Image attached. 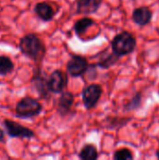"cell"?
<instances>
[{"label":"cell","mask_w":159,"mask_h":160,"mask_svg":"<svg viewBox=\"0 0 159 160\" xmlns=\"http://www.w3.org/2000/svg\"><path fill=\"white\" fill-rule=\"evenodd\" d=\"M19 48L22 54L34 61L39 60L45 53V48L42 41L33 33L27 34L21 38Z\"/></svg>","instance_id":"1"},{"label":"cell","mask_w":159,"mask_h":160,"mask_svg":"<svg viewBox=\"0 0 159 160\" xmlns=\"http://www.w3.org/2000/svg\"><path fill=\"white\" fill-rule=\"evenodd\" d=\"M136 45L137 41L135 37L127 31L119 33L112 40V52L117 54L119 57L127 55L134 52Z\"/></svg>","instance_id":"2"},{"label":"cell","mask_w":159,"mask_h":160,"mask_svg":"<svg viewBox=\"0 0 159 160\" xmlns=\"http://www.w3.org/2000/svg\"><path fill=\"white\" fill-rule=\"evenodd\" d=\"M42 112L41 103L31 97L22 98L15 107L16 116L22 119H28L38 116Z\"/></svg>","instance_id":"3"},{"label":"cell","mask_w":159,"mask_h":160,"mask_svg":"<svg viewBox=\"0 0 159 160\" xmlns=\"http://www.w3.org/2000/svg\"><path fill=\"white\" fill-rule=\"evenodd\" d=\"M3 125H4V128H5L7 135L10 138L31 139L35 136V132L32 129H30L19 123H16L12 120L5 119L3 121Z\"/></svg>","instance_id":"4"},{"label":"cell","mask_w":159,"mask_h":160,"mask_svg":"<svg viewBox=\"0 0 159 160\" xmlns=\"http://www.w3.org/2000/svg\"><path fill=\"white\" fill-rule=\"evenodd\" d=\"M103 90L100 84L91 83L86 86L82 91V103L86 110H91L98 103Z\"/></svg>","instance_id":"5"},{"label":"cell","mask_w":159,"mask_h":160,"mask_svg":"<svg viewBox=\"0 0 159 160\" xmlns=\"http://www.w3.org/2000/svg\"><path fill=\"white\" fill-rule=\"evenodd\" d=\"M47 84L51 93L61 94L67 84V76L62 70L55 69L47 79Z\"/></svg>","instance_id":"6"},{"label":"cell","mask_w":159,"mask_h":160,"mask_svg":"<svg viewBox=\"0 0 159 160\" xmlns=\"http://www.w3.org/2000/svg\"><path fill=\"white\" fill-rule=\"evenodd\" d=\"M89 67L88 60L82 55H72L67 64V72L71 77H81L85 74Z\"/></svg>","instance_id":"7"},{"label":"cell","mask_w":159,"mask_h":160,"mask_svg":"<svg viewBox=\"0 0 159 160\" xmlns=\"http://www.w3.org/2000/svg\"><path fill=\"white\" fill-rule=\"evenodd\" d=\"M75 98L74 95L69 91H63L57 101V112L61 117L67 116L74 105Z\"/></svg>","instance_id":"8"},{"label":"cell","mask_w":159,"mask_h":160,"mask_svg":"<svg viewBox=\"0 0 159 160\" xmlns=\"http://www.w3.org/2000/svg\"><path fill=\"white\" fill-rule=\"evenodd\" d=\"M32 83L37 90V94L41 98L48 99L51 97V92L48 89V84H47V78L45 75L41 72L40 69H37L32 79Z\"/></svg>","instance_id":"9"},{"label":"cell","mask_w":159,"mask_h":160,"mask_svg":"<svg viewBox=\"0 0 159 160\" xmlns=\"http://www.w3.org/2000/svg\"><path fill=\"white\" fill-rule=\"evenodd\" d=\"M103 0H77L76 10L79 14H94L100 8Z\"/></svg>","instance_id":"10"},{"label":"cell","mask_w":159,"mask_h":160,"mask_svg":"<svg viewBox=\"0 0 159 160\" xmlns=\"http://www.w3.org/2000/svg\"><path fill=\"white\" fill-rule=\"evenodd\" d=\"M35 13L44 22H50L55 16L57 10L53 8V7L48 2H39L34 8Z\"/></svg>","instance_id":"11"},{"label":"cell","mask_w":159,"mask_h":160,"mask_svg":"<svg viewBox=\"0 0 159 160\" xmlns=\"http://www.w3.org/2000/svg\"><path fill=\"white\" fill-rule=\"evenodd\" d=\"M153 17V13L151 9L147 7H140L134 9L132 13V20L133 22L140 25V26H144L147 25Z\"/></svg>","instance_id":"12"},{"label":"cell","mask_w":159,"mask_h":160,"mask_svg":"<svg viewBox=\"0 0 159 160\" xmlns=\"http://www.w3.org/2000/svg\"><path fill=\"white\" fill-rule=\"evenodd\" d=\"M98 158V152L94 144L86 143L79 153V158L82 160H96Z\"/></svg>","instance_id":"13"},{"label":"cell","mask_w":159,"mask_h":160,"mask_svg":"<svg viewBox=\"0 0 159 160\" xmlns=\"http://www.w3.org/2000/svg\"><path fill=\"white\" fill-rule=\"evenodd\" d=\"M95 24V22L93 19L84 17L80 20H78L74 24V31L78 37H81V35H83L88 28H90L92 25Z\"/></svg>","instance_id":"14"},{"label":"cell","mask_w":159,"mask_h":160,"mask_svg":"<svg viewBox=\"0 0 159 160\" xmlns=\"http://www.w3.org/2000/svg\"><path fill=\"white\" fill-rule=\"evenodd\" d=\"M119 56L117 54H115L114 52L112 53H109L105 56H103L97 64V67H99L100 68L103 69H108L111 67H112L113 65H115L118 60H119Z\"/></svg>","instance_id":"15"},{"label":"cell","mask_w":159,"mask_h":160,"mask_svg":"<svg viewBox=\"0 0 159 160\" xmlns=\"http://www.w3.org/2000/svg\"><path fill=\"white\" fill-rule=\"evenodd\" d=\"M14 64L11 59L5 55H0V76H6L12 72Z\"/></svg>","instance_id":"16"},{"label":"cell","mask_w":159,"mask_h":160,"mask_svg":"<svg viewBox=\"0 0 159 160\" xmlns=\"http://www.w3.org/2000/svg\"><path fill=\"white\" fill-rule=\"evenodd\" d=\"M142 96L141 93H137L136 95H134L132 97V98L125 105V110L127 112H130V111H135L138 110L141 105H142Z\"/></svg>","instance_id":"17"},{"label":"cell","mask_w":159,"mask_h":160,"mask_svg":"<svg viewBox=\"0 0 159 160\" xmlns=\"http://www.w3.org/2000/svg\"><path fill=\"white\" fill-rule=\"evenodd\" d=\"M134 158V156L132 152L127 148H122L117 151H115L113 155L114 160H131Z\"/></svg>","instance_id":"18"},{"label":"cell","mask_w":159,"mask_h":160,"mask_svg":"<svg viewBox=\"0 0 159 160\" xmlns=\"http://www.w3.org/2000/svg\"><path fill=\"white\" fill-rule=\"evenodd\" d=\"M108 120H109V122H108L109 128H122L123 126L127 125V122L130 120V118L126 119V118H117V117L111 118V117H109Z\"/></svg>","instance_id":"19"},{"label":"cell","mask_w":159,"mask_h":160,"mask_svg":"<svg viewBox=\"0 0 159 160\" xmlns=\"http://www.w3.org/2000/svg\"><path fill=\"white\" fill-rule=\"evenodd\" d=\"M5 142V132L0 128V142Z\"/></svg>","instance_id":"20"},{"label":"cell","mask_w":159,"mask_h":160,"mask_svg":"<svg viewBox=\"0 0 159 160\" xmlns=\"http://www.w3.org/2000/svg\"><path fill=\"white\" fill-rule=\"evenodd\" d=\"M156 155H157V158H158V159H159V150H157V151Z\"/></svg>","instance_id":"21"},{"label":"cell","mask_w":159,"mask_h":160,"mask_svg":"<svg viewBox=\"0 0 159 160\" xmlns=\"http://www.w3.org/2000/svg\"><path fill=\"white\" fill-rule=\"evenodd\" d=\"M158 93H159V92H158Z\"/></svg>","instance_id":"22"}]
</instances>
